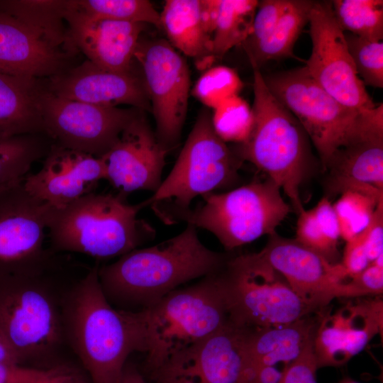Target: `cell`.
<instances>
[{"label":"cell","mask_w":383,"mask_h":383,"mask_svg":"<svg viewBox=\"0 0 383 383\" xmlns=\"http://www.w3.org/2000/svg\"><path fill=\"white\" fill-rule=\"evenodd\" d=\"M99 265L88 269L61 299L64 340L91 383H118L129 355L144 353L138 311L116 309L106 299Z\"/></svg>","instance_id":"1"},{"label":"cell","mask_w":383,"mask_h":383,"mask_svg":"<svg viewBox=\"0 0 383 383\" xmlns=\"http://www.w3.org/2000/svg\"><path fill=\"white\" fill-rule=\"evenodd\" d=\"M229 258L206 248L196 228L187 224L172 238L99 265L98 277L111 304L140 310L184 283L221 272Z\"/></svg>","instance_id":"2"},{"label":"cell","mask_w":383,"mask_h":383,"mask_svg":"<svg viewBox=\"0 0 383 383\" xmlns=\"http://www.w3.org/2000/svg\"><path fill=\"white\" fill-rule=\"evenodd\" d=\"M144 202L129 204L118 194H89L70 205L52 209L47 235L55 253H80L107 259L133 250L155 236V228L138 218Z\"/></svg>","instance_id":"3"},{"label":"cell","mask_w":383,"mask_h":383,"mask_svg":"<svg viewBox=\"0 0 383 383\" xmlns=\"http://www.w3.org/2000/svg\"><path fill=\"white\" fill-rule=\"evenodd\" d=\"M253 71V124L245 141L233 152L265 172L290 199L299 213L300 188L312 163L309 138L296 117L272 94L260 68Z\"/></svg>","instance_id":"4"},{"label":"cell","mask_w":383,"mask_h":383,"mask_svg":"<svg viewBox=\"0 0 383 383\" xmlns=\"http://www.w3.org/2000/svg\"><path fill=\"white\" fill-rule=\"evenodd\" d=\"M221 271L178 288L138 311L146 366L152 374L172 355L229 322Z\"/></svg>","instance_id":"5"},{"label":"cell","mask_w":383,"mask_h":383,"mask_svg":"<svg viewBox=\"0 0 383 383\" xmlns=\"http://www.w3.org/2000/svg\"><path fill=\"white\" fill-rule=\"evenodd\" d=\"M272 94L296 117L313 143L323 170L341 148L383 135V105L359 111L330 95L305 67L264 77Z\"/></svg>","instance_id":"6"},{"label":"cell","mask_w":383,"mask_h":383,"mask_svg":"<svg viewBox=\"0 0 383 383\" xmlns=\"http://www.w3.org/2000/svg\"><path fill=\"white\" fill-rule=\"evenodd\" d=\"M211 114L201 110L167 177L151 197L144 201L165 223H177L198 196L235 183L242 161L214 131Z\"/></svg>","instance_id":"7"},{"label":"cell","mask_w":383,"mask_h":383,"mask_svg":"<svg viewBox=\"0 0 383 383\" xmlns=\"http://www.w3.org/2000/svg\"><path fill=\"white\" fill-rule=\"evenodd\" d=\"M221 274L229 321L238 327L279 326L318 312L259 252L230 257Z\"/></svg>","instance_id":"8"},{"label":"cell","mask_w":383,"mask_h":383,"mask_svg":"<svg viewBox=\"0 0 383 383\" xmlns=\"http://www.w3.org/2000/svg\"><path fill=\"white\" fill-rule=\"evenodd\" d=\"M61 265L42 274L0 283V331L22 363L52 355L64 340L61 299L55 293Z\"/></svg>","instance_id":"9"},{"label":"cell","mask_w":383,"mask_h":383,"mask_svg":"<svg viewBox=\"0 0 383 383\" xmlns=\"http://www.w3.org/2000/svg\"><path fill=\"white\" fill-rule=\"evenodd\" d=\"M202 197V204L182 213L177 222L212 233L228 251L275 233L291 211L280 188L269 178Z\"/></svg>","instance_id":"10"},{"label":"cell","mask_w":383,"mask_h":383,"mask_svg":"<svg viewBox=\"0 0 383 383\" xmlns=\"http://www.w3.org/2000/svg\"><path fill=\"white\" fill-rule=\"evenodd\" d=\"M48 204L31 196L23 181L0 190V283L42 274L60 265L46 245Z\"/></svg>","instance_id":"11"},{"label":"cell","mask_w":383,"mask_h":383,"mask_svg":"<svg viewBox=\"0 0 383 383\" xmlns=\"http://www.w3.org/2000/svg\"><path fill=\"white\" fill-rule=\"evenodd\" d=\"M134 59L142 70L156 129L155 136L168 151L180 140L186 119L190 73L184 57L166 39H140Z\"/></svg>","instance_id":"12"},{"label":"cell","mask_w":383,"mask_h":383,"mask_svg":"<svg viewBox=\"0 0 383 383\" xmlns=\"http://www.w3.org/2000/svg\"><path fill=\"white\" fill-rule=\"evenodd\" d=\"M40 106L44 133L54 143L97 157L111 149L124 128L143 111L62 99L48 91L45 84Z\"/></svg>","instance_id":"13"},{"label":"cell","mask_w":383,"mask_h":383,"mask_svg":"<svg viewBox=\"0 0 383 383\" xmlns=\"http://www.w3.org/2000/svg\"><path fill=\"white\" fill-rule=\"evenodd\" d=\"M309 23L312 48L304 66L312 79L343 105L369 111L375 104L356 72L331 2L313 1Z\"/></svg>","instance_id":"14"},{"label":"cell","mask_w":383,"mask_h":383,"mask_svg":"<svg viewBox=\"0 0 383 383\" xmlns=\"http://www.w3.org/2000/svg\"><path fill=\"white\" fill-rule=\"evenodd\" d=\"M260 255L287 280L294 292L316 311L335 298L354 297L348 273L340 263H332L295 238L276 233L269 235Z\"/></svg>","instance_id":"15"},{"label":"cell","mask_w":383,"mask_h":383,"mask_svg":"<svg viewBox=\"0 0 383 383\" xmlns=\"http://www.w3.org/2000/svg\"><path fill=\"white\" fill-rule=\"evenodd\" d=\"M245 334L229 321L172 355L153 374L157 383H245Z\"/></svg>","instance_id":"16"},{"label":"cell","mask_w":383,"mask_h":383,"mask_svg":"<svg viewBox=\"0 0 383 383\" xmlns=\"http://www.w3.org/2000/svg\"><path fill=\"white\" fill-rule=\"evenodd\" d=\"M145 112L140 111L111 149L101 156L106 179L123 196L138 190L154 193L162 182V173L169 151L157 140Z\"/></svg>","instance_id":"17"},{"label":"cell","mask_w":383,"mask_h":383,"mask_svg":"<svg viewBox=\"0 0 383 383\" xmlns=\"http://www.w3.org/2000/svg\"><path fill=\"white\" fill-rule=\"evenodd\" d=\"M67 50H81L96 66L111 72H132L134 53L145 24L101 18L65 1Z\"/></svg>","instance_id":"18"},{"label":"cell","mask_w":383,"mask_h":383,"mask_svg":"<svg viewBox=\"0 0 383 383\" xmlns=\"http://www.w3.org/2000/svg\"><path fill=\"white\" fill-rule=\"evenodd\" d=\"M106 179L101 157L66 148L52 143L40 169L23 180L26 190L52 208H64L94 192Z\"/></svg>","instance_id":"19"},{"label":"cell","mask_w":383,"mask_h":383,"mask_svg":"<svg viewBox=\"0 0 383 383\" xmlns=\"http://www.w3.org/2000/svg\"><path fill=\"white\" fill-rule=\"evenodd\" d=\"M325 308L318 312L313 338L318 369L346 363L360 353L376 334L382 333L380 300L348 304L334 314Z\"/></svg>","instance_id":"20"},{"label":"cell","mask_w":383,"mask_h":383,"mask_svg":"<svg viewBox=\"0 0 383 383\" xmlns=\"http://www.w3.org/2000/svg\"><path fill=\"white\" fill-rule=\"evenodd\" d=\"M54 95L68 100L104 107L127 104L150 111L151 106L142 77L103 70L89 60L50 77L44 82Z\"/></svg>","instance_id":"21"},{"label":"cell","mask_w":383,"mask_h":383,"mask_svg":"<svg viewBox=\"0 0 383 383\" xmlns=\"http://www.w3.org/2000/svg\"><path fill=\"white\" fill-rule=\"evenodd\" d=\"M68 54L21 21L0 11V72L48 78L65 70Z\"/></svg>","instance_id":"22"},{"label":"cell","mask_w":383,"mask_h":383,"mask_svg":"<svg viewBox=\"0 0 383 383\" xmlns=\"http://www.w3.org/2000/svg\"><path fill=\"white\" fill-rule=\"evenodd\" d=\"M219 6L220 0H167L160 13L167 40L204 71L215 62L212 38Z\"/></svg>","instance_id":"23"},{"label":"cell","mask_w":383,"mask_h":383,"mask_svg":"<svg viewBox=\"0 0 383 383\" xmlns=\"http://www.w3.org/2000/svg\"><path fill=\"white\" fill-rule=\"evenodd\" d=\"M327 181L333 194L353 191L383 201V135L340 149L330 161Z\"/></svg>","instance_id":"24"},{"label":"cell","mask_w":383,"mask_h":383,"mask_svg":"<svg viewBox=\"0 0 383 383\" xmlns=\"http://www.w3.org/2000/svg\"><path fill=\"white\" fill-rule=\"evenodd\" d=\"M318 322V312L279 326L245 328V370L289 364L314 337Z\"/></svg>","instance_id":"25"},{"label":"cell","mask_w":383,"mask_h":383,"mask_svg":"<svg viewBox=\"0 0 383 383\" xmlns=\"http://www.w3.org/2000/svg\"><path fill=\"white\" fill-rule=\"evenodd\" d=\"M43 89L41 79L0 72V138L44 133L40 106Z\"/></svg>","instance_id":"26"},{"label":"cell","mask_w":383,"mask_h":383,"mask_svg":"<svg viewBox=\"0 0 383 383\" xmlns=\"http://www.w3.org/2000/svg\"><path fill=\"white\" fill-rule=\"evenodd\" d=\"M313 1L288 0L287 7L270 35L246 51L250 62L260 68L270 60L293 56L294 45L309 23Z\"/></svg>","instance_id":"27"},{"label":"cell","mask_w":383,"mask_h":383,"mask_svg":"<svg viewBox=\"0 0 383 383\" xmlns=\"http://www.w3.org/2000/svg\"><path fill=\"white\" fill-rule=\"evenodd\" d=\"M65 1H0V11L21 21L55 47L67 50L64 19Z\"/></svg>","instance_id":"28"},{"label":"cell","mask_w":383,"mask_h":383,"mask_svg":"<svg viewBox=\"0 0 383 383\" xmlns=\"http://www.w3.org/2000/svg\"><path fill=\"white\" fill-rule=\"evenodd\" d=\"M52 143L45 133L0 138V186L22 182L33 165L45 157Z\"/></svg>","instance_id":"29"},{"label":"cell","mask_w":383,"mask_h":383,"mask_svg":"<svg viewBox=\"0 0 383 383\" xmlns=\"http://www.w3.org/2000/svg\"><path fill=\"white\" fill-rule=\"evenodd\" d=\"M258 3L257 0H220L212 38L214 61L221 59L231 48L247 40Z\"/></svg>","instance_id":"30"},{"label":"cell","mask_w":383,"mask_h":383,"mask_svg":"<svg viewBox=\"0 0 383 383\" xmlns=\"http://www.w3.org/2000/svg\"><path fill=\"white\" fill-rule=\"evenodd\" d=\"M331 2L335 19L344 32L371 40H382V0H334Z\"/></svg>","instance_id":"31"},{"label":"cell","mask_w":383,"mask_h":383,"mask_svg":"<svg viewBox=\"0 0 383 383\" xmlns=\"http://www.w3.org/2000/svg\"><path fill=\"white\" fill-rule=\"evenodd\" d=\"M77 10L92 16L148 23L160 29V13L148 0H71Z\"/></svg>","instance_id":"32"},{"label":"cell","mask_w":383,"mask_h":383,"mask_svg":"<svg viewBox=\"0 0 383 383\" xmlns=\"http://www.w3.org/2000/svg\"><path fill=\"white\" fill-rule=\"evenodd\" d=\"M213 110L211 124L223 141L240 144L246 140L252 130L253 114L252 107L245 99L235 95Z\"/></svg>","instance_id":"33"},{"label":"cell","mask_w":383,"mask_h":383,"mask_svg":"<svg viewBox=\"0 0 383 383\" xmlns=\"http://www.w3.org/2000/svg\"><path fill=\"white\" fill-rule=\"evenodd\" d=\"M243 86L233 69L218 65L204 72L196 81L192 94L204 106L213 109L226 99L238 95Z\"/></svg>","instance_id":"34"},{"label":"cell","mask_w":383,"mask_h":383,"mask_svg":"<svg viewBox=\"0 0 383 383\" xmlns=\"http://www.w3.org/2000/svg\"><path fill=\"white\" fill-rule=\"evenodd\" d=\"M380 201L360 192L348 191L342 193L339 199L333 204L338 221L340 238L347 241L362 231Z\"/></svg>","instance_id":"35"},{"label":"cell","mask_w":383,"mask_h":383,"mask_svg":"<svg viewBox=\"0 0 383 383\" xmlns=\"http://www.w3.org/2000/svg\"><path fill=\"white\" fill-rule=\"evenodd\" d=\"M356 72L364 85L383 87V43L345 32Z\"/></svg>","instance_id":"36"},{"label":"cell","mask_w":383,"mask_h":383,"mask_svg":"<svg viewBox=\"0 0 383 383\" xmlns=\"http://www.w3.org/2000/svg\"><path fill=\"white\" fill-rule=\"evenodd\" d=\"M295 239L332 263L338 256L337 243L331 240L319 227L313 209L304 208L298 213Z\"/></svg>","instance_id":"37"},{"label":"cell","mask_w":383,"mask_h":383,"mask_svg":"<svg viewBox=\"0 0 383 383\" xmlns=\"http://www.w3.org/2000/svg\"><path fill=\"white\" fill-rule=\"evenodd\" d=\"M287 3L288 0L259 1L251 33L242 44L245 51L255 47L270 35L284 11Z\"/></svg>","instance_id":"38"},{"label":"cell","mask_w":383,"mask_h":383,"mask_svg":"<svg viewBox=\"0 0 383 383\" xmlns=\"http://www.w3.org/2000/svg\"><path fill=\"white\" fill-rule=\"evenodd\" d=\"M313 338L294 360L284 365L279 383H317L318 367L313 350Z\"/></svg>","instance_id":"39"},{"label":"cell","mask_w":383,"mask_h":383,"mask_svg":"<svg viewBox=\"0 0 383 383\" xmlns=\"http://www.w3.org/2000/svg\"><path fill=\"white\" fill-rule=\"evenodd\" d=\"M350 279L351 280L348 282L353 287L355 296L382 294L383 290L382 255Z\"/></svg>","instance_id":"40"},{"label":"cell","mask_w":383,"mask_h":383,"mask_svg":"<svg viewBox=\"0 0 383 383\" xmlns=\"http://www.w3.org/2000/svg\"><path fill=\"white\" fill-rule=\"evenodd\" d=\"M341 264L349 277L365 270L370 263L365 245L364 230L345 241Z\"/></svg>","instance_id":"41"},{"label":"cell","mask_w":383,"mask_h":383,"mask_svg":"<svg viewBox=\"0 0 383 383\" xmlns=\"http://www.w3.org/2000/svg\"><path fill=\"white\" fill-rule=\"evenodd\" d=\"M364 233L366 251L372 262L383 255V201L377 205Z\"/></svg>","instance_id":"42"},{"label":"cell","mask_w":383,"mask_h":383,"mask_svg":"<svg viewBox=\"0 0 383 383\" xmlns=\"http://www.w3.org/2000/svg\"><path fill=\"white\" fill-rule=\"evenodd\" d=\"M316 221L323 233L333 242L340 238L337 216L333 204L326 196L322 197L313 208Z\"/></svg>","instance_id":"43"},{"label":"cell","mask_w":383,"mask_h":383,"mask_svg":"<svg viewBox=\"0 0 383 383\" xmlns=\"http://www.w3.org/2000/svg\"><path fill=\"white\" fill-rule=\"evenodd\" d=\"M0 362L23 365L19 356L0 331Z\"/></svg>","instance_id":"44"},{"label":"cell","mask_w":383,"mask_h":383,"mask_svg":"<svg viewBox=\"0 0 383 383\" xmlns=\"http://www.w3.org/2000/svg\"><path fill=\"white\" fill-rule=\"evenodd\" d=\"M118 383H146V382L138 369L127 362Z\"/></svg>","instance_id":"45"},{"label":"cell","mask_w":383,"mask_h":383,"mask_svg":"<svg viewBox=\"0 0 383 383\" xmlns=\"http://www.w3.org/2000/svg\"><path fill=\"white\" fill-rule=\"evenodd\" d=\"M339 383H359V382H355V380L350 379V378H345L343 379H342L341 381L339 382Z\"/></svg>","instance_id":"46"},{"label":"cell","mask_w":383,"mask_h":383,"mask_svg":"<svg viewBox=\"0 0 383 383\" xmlns=\"http://www.w3.org/2000/svg\"><path fill=\"white\" fill-rule=\"evenodd\" d=\"M6 186H8V185H5V186H0V190H1V189H3L4 187H6Z\"/></svg>","instance_id":"47"}]
</instances>
